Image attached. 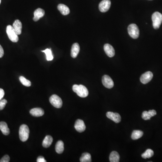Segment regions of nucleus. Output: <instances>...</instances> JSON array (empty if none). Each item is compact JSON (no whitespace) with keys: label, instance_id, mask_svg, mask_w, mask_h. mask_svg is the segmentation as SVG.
I'll return each instance as SVG.
<instances>
[{"label":"nucleus","instance_id":"nucleus-16","mask_svg":"<svg viewBox=\"0 0 162 162\" xmlns=\"http://www.w3.org/2000/svg\"><path fill=\"white\" fill-rule=\"evenodd\" d=\"M12 26L18 35L21 34L22 33V24L20 20L18 19L15 20Z\"/></svg>","mask_w":162,"mask_h":162},{"label":"nucleus","instance_id":"nucleus-9","mask_svg":"<svg viewBox=\"0 0 162 162\" xmlns=\"http://www.w3.org/2000/svg\"><path fill=\"white\" fill-rule=\"evenodd\" d=\"M153 74L151 72L148 71L143 73L140 78L141 82L144 84H146L149 83L152 80Z\"/></svg>","mask_w":162,"mask_h":162},{"label":"nucleus","instance_id":"nucleus-23","mask_svg":"<svg viewBox=\"0 0 162 162\" xmlns=\"http://www.w3.org/2000/svg\"><path fill=\"white\" fill-rule=\"evenodd\" d=\"M81 162H91L92 158L91 155L89 153H84L82 154V156L80 158Z\"/></svg>","mask_w":162,"mask_h":162},{"label":"nucleus","instance_id":"nucleus-12","mask_svg":"<svg viewBox=\"0 0 162 162\" xmlns=\"http://www.w3.org/2000/svg\"><path fill=\"white\" fill-rule=\"evenodd\" d=\"M104 49L107 56L109 57H113L115 55V50L114 47L109 44H104Z\"/></svg>","mask_w":162,"mask_h":162},{"label":"nucleus","instance_id":"nucleus-17","mask_svg":"<svg viewBox=\"0 0 162 162\" xmlns=\"http://www.w3.org/2000/svg\"><path fill=\"white\" fill-rule=\"evenodd\" d=\"M58 9L61 14L64 16L69 15L70 13V10L69 8L64 4H60L58 6Z\"/></svg>","mask_w":162,"mask_h":162},{"label":"nucleus","instance_id":"nucleus-2","mask_svg":"<svg viewBox=\"0 0 162 162\" xmlns=\"http://www.w3.org/2000/svg\"><path fill=\"white\" fill-rule=\"evenodd\" d=\"M30 129L28 126L23 124L20 126L19 130V136L20 140L25 142L28 140L29 138Z\"/></svg>","mask_w":162,"mask_h":162},{"label":"nucleus","instance_id":"nucleus-6","mask_svg":"<svg viewBox=\"0 0 162 162\" xmlns=\"http://www.w3.org/2000/svg\"><path fill=\"white\" fill-rule=\"evenodd\" d=\"M50 104L56 108H61L62 106L63 102L61 99L56 95H53L50 98Z\"/></svg>","mask_w":162,"mask_h":162},{"label":"nucleus","instance_id":"nucleus-8","mask_svg":"<svg viewBox=\"0 0 162 162\" xmlns=\"http://www.w3.org/2000/svg\"><path fill=\"white\" fill-rule=\"evenodd\" d=\"M110 6L111 1L110 0H103L99 4V10L103 13L107 12L110 8Z\"/></svg>","mask_w":162,"mask_h":162},{"label":"nucleus","instance_id":"nucleus-29","mask_svg":"<svg viewBox=\"0 0 162 162\" xmlns=\"http://www.w3.org/2000/svg\"><path fill=\"white\" fill-rule=\"evenodd\" d=\"M10 160V158L9 156L6 155L0 160V162H9Z\"/></svg>","mask_w":162,"mask_h":162},{"label":"nucleus","instance_id":"nucleus-10","mask_svg":"<svg viewBox=\"0 0 162 162\" xmlns=\"http://www.w3.org/2000/svg\"><path fill=\"white\" fill-rule=\"evenodd\" d=\"M106 116L108 118L111 119L115 123H120L121 120L120 115L117 113H113L112 112H108L106 113Z\"/></svg>","mask_w":162,"mask_h":162},{"label":"nucleus","instance_id":"nucleus-28","mask_svg":"<svg viewBox=\"0 0 162 162\" xmlns=\"http://www.w3.org/2000/svg\"><path fill=\"white\" fill-rule=\"evenodd\" d=\"M7 103V101L6 99H2L0 100V110L4 109Z\"/></svg>","mask_w":162,"mask_h":162},{"label":"nucleus","instance_id":"nucleus-19","mask_svg":"<svg viewBox=\"0 0 162 162\" xmlns=\"http://www.w3.org/2000/svg\"><path fill=\"white\" fill-rule=\"evenodd\" d=\"M53 142V138L50 136H47L45 137L42 142V146L44 147L48 148L50 146V145Z\"/></svg>","mask_w":162,"mask_h":162},{"label":"nucleus","instance_id":"nucleus-4","mask_svg":"<svg viewBox=\"0 0 162 162\" xmlns=\"http://www.w3.org/2000/svg\"><path fill=\"white\" fill-rule=\"evenodd\" d=\"M128 33L129 35L133 39L138 38L140 34L139 29L136 24H132L128 27Z\"/></svg>","mask_w":162,"mask_h":162},{"label":"nucleus","instance_id":"nucleus-18","mask_svg":"<svg viewBox=\"0 0 162 162\" xmlns=\"http://www.w3.org/2000/svg\"><path fill=\"white\" fill-rule=\"evenodd\" d=\"M0 130H1V132L4 135H8L10 132L7 124L5 122H0Z\"/></svg>","mask_w":162,"mask_h":162},{"label":"nucleus","instance_id":"nucleus-33","mask_svg":"<svg viewBox=\"0 0 162 162\" xmlns=\"http://www.w3.org/2000/svg\"><path fill=\"white\" fill-rule=\"evenodd\" d=\"M149 112L150 113V115H151V116L153 117L154 116L156 115L157 114L156 111L155 110H150L149 111Z\"/></svg>","mask_w":162,"mask_h":162},{"label":"nucleus","instance_id":"nucleus-22","mask_svg":"<svg viewBox=\"0 0 162 162\" xmlns=\"http://www.w3.org/2000/svg\"><path fill=\"white\" fill-rule=\"evenodd\" d=\"M64 150V144L62 141H59L55 145V151L58 154H61Z\"/></svg>","mask_w":162,"mask_h":162},{"label":"nucleus","instance_id":"nucleus-14","mask_svg":"<svg viewBox=\"0 0 162 162\" xmlns=\"http://www.w3.org/2000/svg\"><path fill=\"white\" fill-rule=\"evenodd\" d=\"M44 15H45V11L44 10L41 8L37 9L34 12L33 20L35 22L38 21L41 18L44 16Z\"/></svg>","mask_w":162,"mask_h":162},{"label":"nucleus","instance_id":"nucleus-26","mask_svg":"<svg viewBox=\"0 0 162 162\" xmlns=\"http://www.w3.org/2000/svg\"><path fill=\"white\" fill-rule=\"evenodd\" d=\"M19 80H20V82H21V84L25 86L26 87H29L31 86V83L30 81L29 80H27V79H26L24 77H23V76H20L19 77Z\"/></svg>","mask_w":162,"mask_h":162},{"label":"nucleus","instance_id":"nucleus-21","mask_svg":"<svg viewBox=\"0 0 162 162\" xmlns=\"http://www.w3.org/2000/svg\"><path fill=\"white\" fill-rule=\"evenodd\" d=\"M143 132L140 130H134L132 133V139L134 140L138 139L143 136Z\"/></svg>","mask_w":162,"mask_h":162},{"label":"nucleus","instance_id":"nucleus-25","mask_svg":"<svg viewBox=\"0 0 162 162\" xmlns=\"http://www.w3.org/2000/svg\"><path fill=\"white\" fill-rule=\"evenodd\" d=\"M42 52H44L46 54L47 61H51L53 60V55L50 49H47L45 50H42Z\"/></svg>","mask_w":162,"mask_h":162},{"label":"nucleus","instance_id":"nucleus-5","mask_svg":"<svg viewBox=\"0 0 162 162\" xmlns=\"http://www.w3.org/2000/svg\"><path fill=\"white\" fill-rule=\"evenodd\" d=\"M7 33L9 39L13 42H17L18 41V35L11 25H8L7 27Z\"/></svg>","mask_w":162,"mask_h":162},{"label":"nucleus","instance_id":"nucleus-34","mask_svg":"<svg viewBox=\"0 0 162 162\" xmlns=\"http://www.w3.org/2000/svg\"><path fill=\"white\" fill-rule=\"evenodd\" d=\"M1 0H0V4H1Z\"/></svg>","mask_w":162,"mask_h":162},{"label":"nucleus","instance_id":"nucleus-3","mask_svg":"<svg viewBox=\"0 0 162 162\" xmlns=\"http://www.w3.org/2000/svg\"><path fill=\"white\" fill-rule=\"evenodd\" d=\"M153 26L155 30L158 29L162 23V15L158 12H155L152 16Z\"/></svg>","mask_w":162,"mask_h":162},{"label":"nucleus","instance_id":"nucleus-13","mask_svg":"<svg viewBox=\"0 0 162 162\" xmlns=\"http://www.w3.org/2000/svg\"><path fill=\"white\" fill-rule=\"evenodd\" d=\"M30 114L33 116L38 117L42 116L44 115V111L41 108H33V109H31L30 111Z\"/></svg>","mask_w":162,"mask_h":162},{"label":"nucleus","instance_id":"nucleus-11","mask_svg":"<svg viewBox=\"0 0 162 162\" xmlns=\"http://www.w3.org/2000/svg\"><path fill=\"white\" fill-rule=\"evenodd\" d=\"M74 127L76 131L79 132H82L86 129V126L84 121L81 119L76 120L74 125Z\"/></svg>","mask_w":162,"mask_h":162},{"label":"nucleus","instance_id":"nucleus-31","mask_svg":"<svg viewBox=\"0 0 162 162\" xmlns=\"http://www.w3.org/2000/svg\"><path fill=\"white\" fill-rule=\"evenodd\" d=\"M5 95V92H4L3 89L0 88V100H2V98L4 97Z\"/></svg>","mask_w":162,"mask_h":162},{"label":"nucleus","instance_id":"nucleus-30","mask_svg":"<svg viewBox=\"0 0 162 162\" xmlns=\"http://www.w3.org/2000/svg\"><path fill=\"white\" fill-rule=\"evenodd\" d=\"M37 162H46L47 161L45 160V158L43 157L39 156L37 158Z\"/></svg>","mask_w":162,"mask_h":162},{"label":"nucleus","instance_id":"nucleus-24","mask_svg":"<svg viewBox=\"0 0 162 162\" xmlns=\"http://www.w3.org/2000/svg\"><path fill=\"white\" fill-rule=\"evenodd\" d=\"M154 152L152 149H147L146 150V152H144L143 154L141 155V157L143 158L146 159L147 158H150L154 155Z\"/></svg>","mask_w":162,"mask_h":162},{"label":"nucleus","instance_id":"nucleus-1","mask_svg":"<svg viewBox=\"0 0 162 162\" xmlns=\"http://www.w3.org/2000/svg\"><path fill=\"white\" fill-rule=\"evenodd\" d=\"M72 90L78 95L82 98L87 97L89 93L87 87L83 85H74L72 86Z\"/></svg>","mask_w":162,"mask_h":162},{"label":"nucleus","instance_id":"nucleus-7","mask_svg":"<svg viewBox=\"0 0 162 162\" xmlns=\"http://www.w3.org/2000/svg\"><path fill=\"white\" fill-rule=\"evenodd\" d=\"M102 82L104 87L108 89L113 88L114 86V83L113 80L109 76L104 75L102 78Z\"/></svg>","mask_w":162,"mask_h":162},{"label":"nucleus","instance_id":"nucleus-20","mask_svg":"<svg viewBox=\"0 0 162 162\" xmlns=\"http://www.w3.org/2000/svg\"><path fill=\"white\" fill-rule=\"evenodd\" d=\"M119 154L116 151H112L109 155V161L111 162H118L119 161Z\"/></svg>","mask_w":162,"mask_h":162},{"label":"nucleus","instance_id":"nucleus-32","mask_svg":"<svg viewBox=\"0 0 162 162\" xmlns=\"http://www.w3.org/2000/svg\"><path fill=\"white\" fill-rule=\"evenodd\" d=\"M4 54V52L3 48L1 47V45H0V58H2L3 57Z\"/></svg>","mask_w":162,"mask_h":162},{"label":"nucleus","instance_id":"nucleus-27","mask_svg":"<svg viewBox=\"0 0 162 162\" xmlns=\"http://www.w3.org/2000/svg\"><path fill=\"white\" fill-rule=\"evenodd\" d=\"M151 117H152V116H151L150 113L149 112V111H145L142 113V118H143L144 120H149Z\"/></svg>","mask_w":162,"mask_h":162},{"label":"nucleus","instance_id":"nucleus-15","mask_svg":"<svg viewBox=\"0 0 162 162\" xmlns=\"http://www.w3.org/2000/svg\"><path fill=\"white\" fill-rule=\"evenodd\" d=\"M80 51V46L78 43H75L72 45L71 50V56L72 58H75L78 56Z\"/></svg>","mask_w":162,"mask_h":162}]
</instances>
